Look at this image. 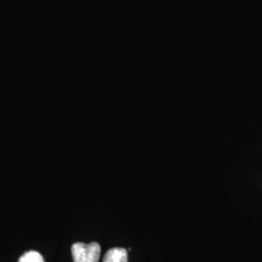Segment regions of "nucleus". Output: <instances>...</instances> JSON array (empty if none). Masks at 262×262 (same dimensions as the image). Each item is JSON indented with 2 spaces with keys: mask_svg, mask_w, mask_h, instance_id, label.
Returning a JSON list of instances; mask_svg holds the SVG:
<instances>
[{
  "mask_svg": "<svg viewBox=\"0 0 262 262\" xmlns=\"http://www.w3.org/2000/svg\"><path fill=\"white\" fill-rule=\"evenodd\" d=\"M19 262H45L43 256L35 251H29L24 253L19 258Z\"/></svg>",
  "mask_w": 262,
  "mask_h": 262,
  "instance_id": "obj_3",
  "label": "nucleus"
},
{
  "mask_svg": "<svg viewBox=\"0 0 262 262\" xmlns=\"http://www.w3.org/2000/svg\"><path fill=\"white\" fill-rule=\"evenodd\" d=\"M71 253L74 262H98L101 248L99 244L75 243L71 247Z\"/></svg>",
  "mask_w": 262,
  "mask_h": 262,
  "instance_id": "obj_1",
  "label": "nucleus"
},
{
  "mask_svg": "<svg viewBox=\"0 0 262 262\" xmlns=\"http://www.w3.org/2000/svg\"><path fill=\"white\" fill-rule=\"evenodd\" d=\"M103 262H128L127 251L123 248H113L104 255Z\"/></svg>",
  "mask_w": 262,
  "mask_h": 262,
  "instance_id": "obj_2",
  "label": "nucleus"
}]
</instances>
